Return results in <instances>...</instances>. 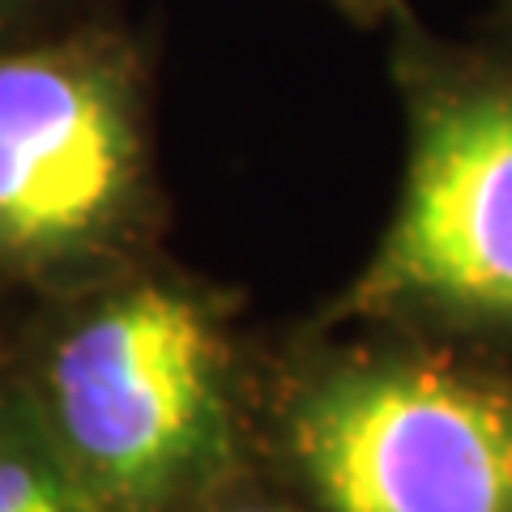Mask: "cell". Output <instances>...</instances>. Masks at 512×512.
I'll return each instance as SVG.
<instances>
[{
  "label": "cell",
  "mask_w": 512,
  "mask_h": 512,
  "mask_svg": "<svg viewBox=\"0 0 512 512\" xmlns=\"http://www.w3.org/2000/svg\"><path fill=\"white\" fill-rule=\"evenodd\" d=\"M133 175L116 86L73 56L0 60V248L47 256L82 244Z\"/></svg>",
  "instance_id": "277c9868"
},
{
  "label": "cell",
  "mask_w": 512,
  "mask_h": 512,
  "mask_svg": "<svg viewBox=\"0 0 512 512\" xmlns=\"http://www.w3.org/2000/svg\"><path fill=\"white\" fill-rule=\"evenodd\" d=\"M0 512H111L26 402L0 406Z\"/></svg>",
  "instance_id": "5b68a950"
},
{
  "label": "cell",
  "mask_w": 512,
  "mask_h": 512,
  "mask_svg": "<svg viewBox=\"0 0 512 512\" xmlns=\"http://www.w3.org/2000/svg\"><path fill=\"white\" fill-rule=\"evenodd\" d=\"M47 431L111 512H171L227 461V393L210 320L141 286L64 333L47 363Z\"/></svg>",
  "instance_id": "6da1fadb"
},
{
  "label": "cell",
  "mask_w": 512,
  "mask_h": 512,
  "mask_svg": "<svg viewBox=\"0 0 512 512\" xmlns=\"http://www.w3.org/2000/svg\"><path fill=\"white\" fill-rule=\"evenodd\" d=\"M359 303L512 316V90H474L427 116Z\"/></svg>",
  "instance_id": "3957f363"
},
{
  "label": "cell",
  "mask_w": 512,
  "mask_h": 512,
  "mask_svg": "<svg viewBox=\"0 0 512 512\" xmlns=\"http://www.w3.org/2000/svg\"><path fill=\"white\" fill-rule=\"evenodd\" d=\"M218 512H295V508H282V504H265V500H244V504H227Z\"/></svg>",
  "instance_id": "8992f818"
},
{
  "label": "cell",
  "mask_w": 512,
  "mask_h": 512,
  "mask_svg": "<svg viewBox=\"0 0 512 512\" xmlns=\"http://www.w3.org/2000/svg\"><path fill=\"white\" fill-rule=\"evenodd\" d=\"M286 457L316 512H512V384L440 359L312 380Z\"/></svg>",
  "instance_id": "7a4b0ae2"
}]
</instances>
